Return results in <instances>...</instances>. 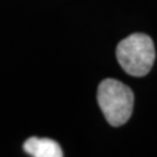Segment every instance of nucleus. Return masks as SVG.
<instances>
[{
    "mask_svg": "<svg viewBox=\"0 0 157 157\" xmlns=\"http://www.w3.org/2000/svg\"><path fill=\"white\" fill-rule=\"evenodd\" d=\"M97 100L107 122L113 127L122 126L129 120L134 108V93L124 83L107 78L98 87Z\"/></svg>",
    "mask_w": 157,
    "mask_h": 157,
    "instance_id": "nucleus-1",
    "label": "nucleus"
},
{
    "mask_svg": "<svg viewBox=\"0 0 157 157\" xmlns=\"http://www.w3.org/2000/svg\"><path fill=\"white\" fill-rule=\"evenodd\" d=\"M155 47L150 36L135 33L120 41L117 58L126 72L134 77H143L150 72L155 62Z\"/></svg>",
    "mask_w": 157,
    "mask_h": 157,
    "instance_id": "nucleus-2",
    "label": "nucleus"
},
{
    "mask_svg": "<svg viewBox=\"0 0 157 157\" xmlns=\"http://www.w3.org/2000/svg\"><path fill=\"white\" fill-rule=\"evenodd\" d=\"M23 150L33 157H62V148L51 139L30 137L23 143Z\"/></svg>",
    "mask_w": 157,
    "mask_h": 157,
    "instance_id": "nucleus-3",
    "label": "nucleus"
}]
</instances>
